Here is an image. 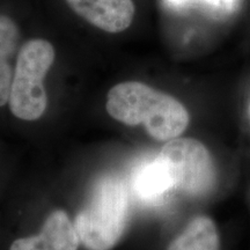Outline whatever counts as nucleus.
<instances>
[{"mask_svg": "<svg viewBox=\"0 0 250 250\" xmlns=\"http://www.w3.org/2000/svg\"><path fill=\"white\" fill-rule=\"evenodd\" d=\"M107 111L123 124H143L156 140L177 138L189 124V114L179 100L137 81L118 83L109 90Z\"/></svg>", "mask_w": 250, "mask_h": 250, "instance_id": "nucleus-1", "label": "nucleus"}, {"mask_svg": "<svg viewBox=\"0 0 250 250\" xmlns=\"http://www.w3.org/2000/svg\"><path fill=\"white\" fill-rule=\"evenodd\" d=\"M127 211L129 190L125 180L120 175H103L74 220L80 242L87 250H111L124 234Z\"/></svg>", "mask_w": 250, "mask_h": 250, "instance_id": "nucleus-2", "label": "nucleus"}, {"mask_svg": "<svg viewBox=\"0 0 250 250\" xmlns=\"http://www.w3.org/2000/svg\"><path fill=\"white\" fill-rule=\"evenodd\" d=\"M54 61L55 49L45 40L28 41L20 49L8 102L15 117L36 121L43 116L48 105L43 80Z\"/></svg>", "mask_w": 250, "mask_h": 250, "instance_id": "nucleus-3", "label": "nucleus"}, {"mask_svg": "<svg viewBox=\"0 0 250 250\" xmlns=\"http://www.w3.org/2000/svg\"><path fill=\"white\" fill-rule=\"evenodd\" d=\"M174 183V189L190 196H204L213 189L215 169L210 152L198 140L175 138L158 155Z\"/></svg>", "mask_w": 250, "mask_h": 250, "instance_id": "nucleus-4", "label": "nucleus"}, {"mask_svg": "<svg viewBox=\"0 0 250 250\" xmlns=\"http://www.w3.org/2000/svg\"><path fill=\"white\" fill-rule=\"evenodd\" d=\"M78 15L108 33H121L132 22L134 5L131 0H66Z\"/></svg>", "mask_w": 250, "mask_h": 250, "instance_id": "nucleus-5", "label": "nucleus"}, {"mask_svg": "<svg viewBox=\"0 0 250 250\" xmlns=\"http://www.w3.org/2000/svg\"><path fill=\"white\" fill-rule=\"evenodd\" d=\"M132 183L136 195L145 203L159 202L174 189L173 180L158 156L134 170Z\"/></svg>", "mask_w": 250, "mask_h": 250, "instance_id": "nucleus-6", "label": "nucleus"}, {"mask_svg": "<svg viewBox=\"0 0 250 250\" xmlns=\"http://www.w3.org/2000/svg\"><path fill=\"white\" fill-rule=\"evenodd\" d=\"M19 42V30L11 18L0 15V107L9 102L14 72L11 59Z\"/></svg>", "mask_w": 250, "mask_h": 250, "instance_id": "nucleus-7", "label": "nucleus"}, {"mask_svg": "<svg viewBox=\"0 0 250 250\" xmlns=\"http://www.w3.org/2000/svg\"><path fill=\"white\" fill-rule=\"evenodd\" d=\"M167 250H219V235L213 220L203 215L192 219Z\"/></svg>", "mask_w": 250, "mask_h": 250, "instance_id": "nucleus-8", "label": "nucleus"}, {"mask_svg": "<svg viewBox=\"0 0 250 250\" xmlns=\"http://www.w3.org/2000/svg\"><path fill=\"white\" fill-rule=\"evenodd\" d=\"M41 230L49 237L55 250H78L79 248V234L65 211L56 210L51 212L45 219Z\"/></svg>", "mask_w": 250, "mask_h": 250, "instance_id": "nucleus-9", "label": "nucleus"}, {"mask_svg": "<svg viewBox=\"0 0 250 250\" xmlns=\"http://www.w3.org/2000/svg\"><path fill=\"white\" fill-rule=\"evenodd\" d=\"M164 7L174 13L199 12L213 19L230 17L240 7L241 0H161Z\"/></svg>", "mask_w": 250, "mask_h": 250, "instance_id": "nucleus-10", "label": "nucleus"}, {"mask_svg": "<svg viewBox=\"0 0 250 250\" xmlns=\"http://www.w3.org/2000/svg\"><path fill=\"white\" fill-rule=\"evenodd\" d=\"M9 250H55V247L49 237L41 230L36 235L14 240Z\"/></svg>", "mask_w": 250, "mask_h": 250, "instance_id": "nucleus-11", "label": "nucleus"}, {"mask_svg": "<svg viewBox=\"0 0 250 250\" xmlns=\"http://www.w3.org/2000/svg\"><path fill=\"white\" fill-rule=\"evenodd\" d=\"M249 112H250V107H249Z\"/></svg>", "mask_w": 250, "mask_h": 250, "instance_id": "nucleus-12", "label": "nucleus"}]
</instances>
